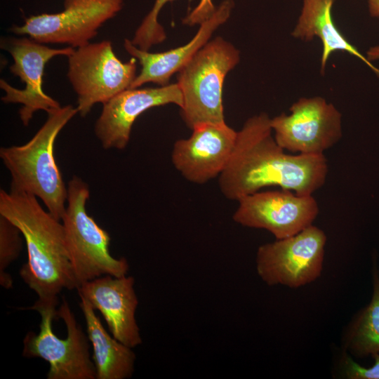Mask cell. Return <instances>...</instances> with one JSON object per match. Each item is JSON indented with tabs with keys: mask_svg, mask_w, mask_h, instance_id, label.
Here are the masks:
<instances>
[{
	"mask_svg": "<svg viewBox=\"0 0 379 379\" xmlns=\"http://www.w3.org/2000/svg\"><path fill=\"white\" fill-rule=\"evenodd\" d=\"M239 51L218 36L208 41L178 72L180 108L187 126L224 123L222 88L226 75L239 62Z\"/></svg>",
	"mask_w": 379,
	"mask_h": 379,
	"instance_id": "5b68a950",
	"label": "cell"
},
{
	"mask_svg": "<svg viewBox=\"0 0 379 379\" xmlns=\"http://www.w3.org/2000/svg\"><path fill=\"white\" fill-rule=\"evenodd\" d=\"M372 286L370 302L355 314L343 338L345 351L356 357L379 352V274L376 260L372 268Z\"/></svg>",
	"mask_w": 379,
	"mask_h": 379,
	"instance_id": "d6986e66",
	"label": "cell"
},
{
	"mask_svg": "<svg viewBox=\"0 0 379 379\" xmlns=\"http://www.w3.org/2000/svg\"><path fill=\"white\" fill-rule=\"evenodd\" d=\"M212 0H200L198 5L184 18L183 23L190 26L201 24L208 20L215 12Z\"/></svg>",
	"mask_w": 379,
	"mask_h": 379,
	"instance_id": "603a6c76",
	"label": "cell"
},
{
	"mask_svg": "<svg viewBox=\"0 0 379 379\" xmlns=\"http://www.w3.org/2000/svg\"><path fill=\"white\" fill-rule=\"evenodd\" d=\"M77 113L71 105L54 109L47 113L46 122L27 143L0 149V157L11 175V191L39 198L59 221L65 213L67 189L55 159L54 144Z\"/></svg>",
	"mask_w": 379,
	"mask_h": 379,
	"instance_id": "3957f363",
	"label": "cell"
},
{
	"mask_svg": "<svg viewBox=\"0 0 379 379\" xmlns=\"http://www.w3.org/2000/svg\"><path fill=\"white\" fill-rule=\"evenodd\" d=\"M20 234L15 225L0 215V284L6 289L13 287V279L6 270L22 251Z\"/></svg>",
	"mask_w": 379,
	"mask_h": 379,
	"instance_id": "ffe728a7",
	"label": "cell"
},
{
	"mask_svg": "<svg viewBox=\"0 0 379 379\" xmlns=\"http://www.w3.org/2000/svg\"><path fill=\"white\" fill-rule=\"evenodd\" d=\"M237 201L234 222L265 230L276 239L295 235L313 225L319 212L313 195H300L288 190L258 191Z\"/></svg>",
	"mask_w": 379,
	"mask_h": 379,
	"instance_id": "7c38bea8",
	"label": "cell"
},
{
	"mask_svg": "<svg viewBox=\"0 0 379 379\" xmlns=\"http://www.w3.org/2000/svg\"><path fill=\"white\" fill-rule=\"evenodd\" d=\"M378 274H379V265H378Z\"/></svg>",
	"mask_w": 379,
	"mask_h": 379,
	"instance_id": "484cf974",
	"label": "cell"
},
{
	"mask_svg": "<svg viewBox=\"0 0 379 379\" xmlns=\"http://www.w3.org/2000/svg\"><path fill=\"white\" fill-rule=\"evenodd\" d=\"M237 137V131L225 122L199 124L192 129L190 137L174 143L172 164L187 180L204 184L225 170Z\"/></svg>",
	"mask_w": 379,
	"mask_h": 379,
	"instance_id": "4fadbf2b",
	"label": "cell"
},
{
	"mask_svg": "<svg viewBox=\"0 0 379 379\" xmlns=\"http://www.w3.org/2000/svg\"><path fill=\"white\" fill-rule=\"evenodd\" d=\"M67 58V78L77 95L78 113L83 117L96 103L103 104L130 88L137 76L136 59L121 62L110 41L77 48Z\"/></svg>",
	"mask_w": 379,
	"mask_h": 379,
	"instance_id": "52a82bcc",
	"label": "cell"
},
{
	"mask_svg": "<svg viewBox=\"0 0 379 379\" xmlns=\"http://www.w3.org/2000/svg\"><path fill=\"white\" fill-rule=\"evenodd\" d=\"M0 215L25 238L27 261L19 274L42 301H58L65 288H78L63 225L41 206L32 194L0 191Z\"/></svg>",
	"mask_w": 379,
	"mask_h": 379,
	"instance_id": "7a4b0ae2",
	"label": "cell"
},
{
	"mask_svg": "<svg viewBox=\"0 0 379 379\" xmlns=\"http://www.w3.org/2000/svg\"><path fill=\"white\" fill-rule=\"evenodd\" d=\"M37 300L29 309L41 316L39 331L23 339L22 355L41 358L49 364L47 379H96L89 352V340L77 322L68 302Z\"/></svg>",
	"mask_w": 379,
	"mask_h": 379,
	"instance_id": "277c9868",
	"label": "cell"
},
{
	"mask_svg": "<svg viewBox=\"0 0 379 379\" xmlns=\"http://www.w3.org/2000/svg\"><path fill=\"white\" fill-rule=\"evenodd\" d=\"M290 114L271 118L277 142L284 150L303 154H324L343 136L342 114L321 96L299 98Z\"/></svg>",
	"mask_w": 379,
	"mask_h": 379,
	"instance_id": "9c48e42d",
	"label": "cell"
},
{
	"mask_svg": "<svg viewBox=\"0 0 379 379\" xmlns=\"http://www.w3.org/2000/svg\"><path fill=\"white\" fill-rule=\"evenodd\" d=\"M334 0H302V8L291 36L310 42L317 37L322 44L320 72H325L329 57L343 51L362 61L379 77V69L369 61L340 31L332 16Z\"/></svg>",
	"mask_w": 379,
	"mask_h": 379,
	"instance_id": "e0dca14e",
	"label": "cell"
},
{
	"mask_svg": "<svg viewBox=\"0 0 379 379\" xmlns=\"http://www.w3.org/2000/svg\"><path fill=\"white\" fill-rule=\"evenodd\" d=\"M86 332L93 346L96 379H126L133 375L135 354L131 348L110 335L103 327L95 310L79 295Z\"/></svg>",
	"mask_w": 379,
	"mask_h": 379,
	"instance_id": "ac0fdd59",
	"label": "cell"
},
{
	"mask_svg": "<svg viewBox=\"0 0 379 379\" xmlns=\"http://www.w3.org/2000/svg\"><path fill=\"white\" fill-rule=\"evenodd\" d=\"M122 5L123 0H65L62 11L32 15L22 25L13 26L12 32L41 44H67L77 48L89 44Z\"/></svg>",
	"mask_w": 379,
	"mask_h": 379,
	"instance_id": "30bf717a",
	"label": "cell"
},
{
	"mask_svg": "<svg viewBox=\"0 0 379 379\" xmlns=\"http://www.w3.org/2000/svg\"><path fill=\"white\" fill-rule=\"evenodd\" d=\"M89 195L88 185L73 176L68 182L67 206L62 221L79 287L102 276L126 275L129 269L126 258L111 255L109 234L87 213L86 204Z\"/></svg>",
	"mask_w": 379,
	"mask_h": 379,
	"instance_id": "8992f818",
	"label": "cell"
},
{
	"mask_svg": "<svg viewBox=\"0 0 379 379\" xmlns=\"http://www.w3.org/2000/svg\"><path fill=\"white\" fill-rule=\"evenodd\" d=\"M182 106L178 84L158 88H128L102 104L95 133L105 149H124L135 119L147 109L168 104Z\"/></svg>",
	"mask_w": 379,
	"mask_h": 379,
	"instance_id": "5bb4252c",
	"label": "cell"
},
{
	"mask_svg": "<svg viewBox=\"0 0 379 379\" xmlns=\"http://www.w3.org/2000/svg\"><path fill=\"white\" fill-rule=\"evenodd\" d=\"M131 276L105 275L81 284L77 288L104 317L114 338L134 348L142 343L135 319L138 299Z\"/></svg>",
	"mask_w": 379,
	"mask_h": 379,
	"instance_id": "9a60e30c",
	"label": "cell"
},
{
	"mask_svg": "<svg viewBox=\"0 0 379 379\" xmlns=\"http://www.w3.org/2000/svg\"><path fill=\"white\" fill-rule=\"evenodd\" d=\"M2 48L7 50L13 60L10 71L25 84L24 89L11 86L4 79L0 87L6 93L1 98L5 103H20V118L27 126L34 112L44 110L48 113L60 107V103L43 90V77L46 64L53 57H68L75 48H52L29 37L12 38L2 41Z\"/></svg>",
	"mask_w": 379,
	"mask_h": 379,
	"instance_id": "8fae6325",
	"label": "cell"
},
{
	"mask_svg": "<svg viewBox=\"0 0 379 379\" xmlns=\"http://www.w3.org/2000/svg\"><path fill=\"white\" fill-rule=\"evenodd\" d=\"M326 235L312 225L298 234L260 246L255 266L268 286L297 288L317 279L322 272Z\"/></svg>",
	"mask_w": 379,
	"mask_h": 379,
	"instance_id": "ba28073f",
	"label": "cell"
},
{
	"mask_svg": "<svg viewBox=\"0 0 379 379\" xmlns=\"http://www.w3.org/2000/svg\"><path fill=\"white\" fill-rule=\"evenodd\" d=\"M367 59L372 62L379 60V45L370 47L366 51Z\"/></svg>",
	"mask_w": 379,
	"mask_h": 379,
	"instance_id": "d4e9b609",
	"label": "cell"
},
{
	"mask_svg": "<svg viewBox=\"0 0 379 379\" xmlns=\"http://www.w3.org/2000/svg\"><path fill=\"white\" fill-rule=\"evenodd\" d=\"M372 357L373 364L370 367H364L345 352L342 357L344 375L350 379H379V352L372 355Z\"/></svg>",
	"mask_w": 379,
	"mask_h": 379,
	"instance_id": "7402d4cb",
	"label": "cell"
},
{
	"mask_svg": "<svg viewBox=\"0 0 379 379\" xmlns=\"http://www.w3.org/2000/svg\"><path fill=\"white\" fill-rule=\"evenodd\" d=\"M234 7L233 0H224L213 14L200 24L195 36L185 45L161 53H150L134 46L131 41L124 40L125 50L138 60L141 69L130 88H140L147 83L161 86L169 84L173 74L182 67L210 39L215 30L229 18Z\"/></svg>",
	"mask_w": 379,
	"mask_h": 379,
	"instance_id": "2e32d148",
	"label": "cell"
},
{
	"mask_svg": "<svg viewBox=\"0 0 379 379\" xmlns=\"http://www.w3.org/2000/svg\"><path fill=\"white\" fill-rule=\"evenodd\" d=\"M173 0H155L154 6L137 29L132 44L138 48L149 51L155 44L163 42L166 33L158 22V15L165 4Z\"/></svg>",
	"mask_w": 379,
	"mask_h": 379,
	"instance_id": "44dd1931",
	"label": "cell"
},
{
	"mask_svg": "<svg viewBox=\"0 0 379 379\" xmlns=\"http://www.w3.org/2000/svg\"><path fill=\"white\" fill-rule=\"evenodd\" d=\"M369 15L379 19V0H366Z\"/></svg>",
	"mask_w": 379,
	"mask_h": 379,
	"instance_id": "cb8c5ba5",
	"label": "cell"
},
{
	"mask_svg": "<svg viewBox=\"0 0 379 379\" xmlns=\"http://www.w3.org/2000/svg\"><path fill=\"white\" fill-rule=\"evenodd\" d=\"M328 171L324 154L286 153L272 135L271 118L261 112L248 118L237 131L218 183L223 196L234 201L272 186L313 195L324 185Z\"/></svg>",
	"mask_w": 379,
	"mask_h": 379,
	"instance_id": "6da1fadb",
	"label": "cell"
}]
</instances>
